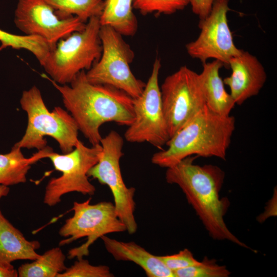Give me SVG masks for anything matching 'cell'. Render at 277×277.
<instances>
[{
	"mask_svg": "<svg viewBox=\"0 0 277 277\" xmlns=\"http://www.w3.org/2000/svg\"><path fill=\"white\" fill-rule=\"evenodd\" d=\"M42 76L60 93L67 111L92 146L100 144V128L103 124L114 122L129 126L133 121V98L113 87L90 83L85 70L78 73L69 85H60L47 75Z\"/></svg>",
	"mask_w": 277,
	"mask_h": 277,
	"instance_id": "obj_1",
	"label": "cell"
},
{
	"mask_svg": "<svg viewBox=\"0 0 277 277\" xmlns=\"http://www.w3.org/2000/svg\"><path fill=\"white\" fill-rule=\"evenodd\" d=\"M195 158L187 157L167 168L166 182L180 187L212 239L227 240L250 249L230 231L224 219L230 205L227 197L220 196L224 171L213 165H195Z\"/></svg>",
	"mask_w": 277,
	"mask_h": 277,
	"instance_id": "obj_2",
	"label": "cell"
},
{
	"mask_svg": "<svg viewBox=\"0 0 277 277\" xmlns=\"http://www.w3.org/2000/svg\"><path fill=\"white\" fill-rule=\"evenodd\" d=\"M235 127L234 116L221 115L205 105L169 140L166 149L153 154L151 162L168 168L193 155L225 160Z\"/></svg>",
	"mask_w": 277,
	"mask_h": 277,
	"instance_id": "obj_3",
	"label": "cell"
},
{
	"mask_svg": "<svg viewBox=\"0 0 277 277\" xmlns=\"http://www.w3.org/2000/svg\"><path fill=\"white\" fill-rule=\"evenodd\" d=\"M20 104L27 114L28 124L24 135L14 145L41 150L47 147L45 136H49L58 143L63 153L74 148L79 140V130L67 110L56 106L50 111L36 86L23 92Z\"/></svg>",
	"mask_w": 277,
	"mask_h": 277,
	"instance_id": "obj_4",
	"label": "cell"
},
{
	"mask_svg": "<svg viewBox=\"0 0 277 277\" xmlns=\"http://www.w3.org/2000/svg\"><path fill=\"white\" fill-rule=\"evenodd\" d=\"M99 17H92L84 29L60 40L42 66L60 85L69 84L80 72L89 70L100 59L102 46Z\"/></svg>",
	"mask_w": 277,
	"mask_h": 277,
	"instance_id": "obj_5",
	"label": "cell"
},
{
	"mask_svg": "<svg viewBox=\"0 0 277 277\" xmlns=\"http://www.w3.org/2000/svg\"><path fill=\"white\" fill-rule=\"evenodd\" d=\"M123 36L110 26H101V56L86 75L91 83L113 87L135 98L142 94L146 83L131 70L134 53Z\"/></svg>",
	"mask_w": 277,
	"mask_h": 277,
	"instance_id": "obj_6",
	"label": "cell"
},
{
	"mask_svg": "<svg viewBox=\"0 0 277 277\" xmlns=\"http://www.w3.org/2000/svg\"><path fill=\"white\" fill-rule=\"evenodd\" d=\"M91 200L90 197L83 202H74L71 209L73 215L67 219L59 230V235L65 238L60 242L61 246L87 238L85 243L68 251L69 259L88 255L90 246L103 235L126 231L112 203L103 201L91 204Z\"/></svg>",
	"mask_w": 277,
	"mask_h": 277,
	"instance_id": "obj_7",
	"label": "cell"
},
{
	"mask_svg": "<svg viewBox=\"0 0 277 277\" xmlns=\"http://www.w3.org/2000/svg\"><path fill=\"white\" fill-rule=\"evenodd\" d=\"M102 153L101 144L87 147L80 140L69 152L62 154L53 150L49 152L46 157L50 159L55 169L62 175L51 178L48 182L44 203L54 206L61 202L63 195L71 192L93 195L96 188L90 182L88 172L98 162Z\"/></svg>",
	"mask_w": 277,
	"mask_h": 277,
	"instance_id": "obj_8",
	"label": "cell"
},
{
	"mask_svg": "<svg viewBox=\"0 0 277 277\" xmlns=\"http://www.w3.org/2000/svg\"><path fill=\"white\" fill-rule=\"evenodd\" d=\"M160 89L170 138L206 105L202 81L200 74L183 66L165 78Z\"/></svg>",
	"mask_w": 277,
	"mask_h": 277,
	"instance_id": "obj_9",
	"label": "cell"
},
{
	"mask_svg": "<svg viewBox=\"0 0 277 277\" xmlns=\"http://www.w3.org/2000/svg\"><path fill=\"white\" fill-rule=\"evenodd\" d=\"M100 144L103 148L102 156L89 170L88 176L108 186L113 195L118 217L125 225L129 234H134L137 229L134 216L135 189L126 186L120 165L121 158L124 155V139L117 132L111 130L102 138Z\"/></svg>",
	"mask_w": 277,
	"mask_h": 277,
	"instance_id": "obj_10",
	"label": "cell"
},
{
	"mask_svg": "<svg viewBox=\"0 0 277 277\" xmlns=\"http://www.w3.org/2000/svg\"><path fill=\"white\" fill-rule=\"evenodd\" d=\"M161 68V60L156 58L142 94L133 98L134 120L124 133L128 142H147L161 149L170 139L159 84Z\"/></svg>",
	"mask_w": 277,
	"mask_h": 277,
	"instance_id": "obj_11",
	"label": "cell"
},
{
	"mask_svg": "<svg viewBox=\"0 0 277 277\" xmlns=\"http://www.w3.org/2000/svg\"><path fill=\"white\" fill-rule=\"evenodd\" d=\"M228 3L229 0H214L209 15L200 21L199 36L186 45L188 54L203 64L213 58L229 67V61L242 51L235 45L228 24Z\"/></svg>",
	"mask_w": 277,
	"mask_h": 277,
	"instance_id": "obj_12",
	"label": "cell"
},
{
	"mask_svg": "<svg viewBox=\"0 0 277 277\" xmlns=\"http://www.w3.org/2000/svg\"><path fill=\"white\" fill-rule=\"evenodd\" d=\"M14 21L25 35L41 37L52 50L60 40L83 30L86 25L76 16H58L45 0H18Z\"/></svg>",
	"mask_w": 277,
	"mask_h": 277,
	"instance_id": "obj_13",
	"label": "cell"
},
{
	"mask_svg": "<svg viewBox=\"0 0 277 277\" xmlns=\"http://www.w3.org/2000/svg\"><path fill=\"white\" fill-rule=\"evenodd\" d=\"M228 67L232 72L223 83L229 87L235 104L241 105L259 94L266 82L267 74L256 56L242 50L240 54L229 61Z\"/></svg>",
	"mask_w": 277,
	"mask_h": 277,
	"instance_id": "obj_14",
	"label": "cell"
},
{
	"mask_svg": "<svg viewBox=\"0 0 277 277\" xmlns=\"http://www.w3.org/2000/svg\"><path fill=\"white\" fill-rule=\"evenodd\" d=\"M106 250L116 261H130L138 265L148 277H174L172 271L155 255L134 242H125L101 237Z\"/></svg>",
	"mask_w": 277,
	"mask_h": 277,
	"instance_id": "obj_15",
	"label": "cell"
},
{
	"mask_svg": "<svg viewBox=\"0 0 277 277\" xmlns=\"http://www.w3.org/2000/svg\"><path fill=\"white\" fill-rule=\"evenodd\" d=\"M37 241H29L4 215L0 210V265L11 266L16 260H35L41 254Z\"/></svg>",
	"mask_w": 277,
	"mask_h": 277,
	"instance_id": "obj_16",
	"label": "cell"
},
{
	"mask_svg": "<svg viewBox=\"0 0 277 277\" xmlns=\"http://www.w3.org/2000/svg\"><path fill=\"white\" fill-rule=\"evenodd\" d=\"M223 63L214 60L203 64V71L200 74L205 96L206 105L214 112L223 116H229L236 105L230 93L225 90L223 81L220 76Z\"/></svg>",
	"mask_w": 277,
	"mask_h": 277,
	"instance_id": "obj_17",
	"label": "cell"
},
{
	"mask_svg": "<svg viewBox=\"0 0 277 277\" xmlns=\"http://www.w3.org/2000/svg\"><path fill=\"white\" fill-rule=\"evenodd\" d=\"M51 151L52 149L47 146L31 157L26 158L21 148L14 145L9 153L0 154V185L9 186L25 183L31 165L46 158Z\"/></svg>",
	"mask_w": 277,
	"mask_h": 277,
	"instance_id": "obj_18",
	"label": "cell"
},
{
	"mask_svg": "<svg viewBox=\"0 0 277 277\" xmlns=\"http://www.w3.org/2000/svg\"><path fill=\"white\" fill-rule=\"evenodd\" d=\"M134 0H103L104 8L99 17L101 26H108L123 36L136 33L138 22L133 11Z\"/></svg>",
	"mask_w": 277,
	"mask_h": 277,
	"instance_id": "obj_19",
	"label": "cell"
},
{
	"mask_svg": "<svg viewBox=\"0 0 277 277\" xmlns=\"http://www.w3.org/2000/svg\"><path fill=\"white\" fill-rule=\"evenodd\" d=\"M66 256L59 247L52 248L31 263L18 268L19 277H57L67 269Z\"/></svg>",
	"mask_w": 277,
	"mask_h": 277,
	"instance_id": "obj_20",
	"label": "cell"
},
{
	"mask_svg": "<svg viewBox=\"0 0 277 277\" xmlns=\"http://www.w3.org/2000/svg\"><path fill=\"white\" fill-rule=\"evenodd\" d=\"M62 18L76 16L86 23L89 19L99 17L103 8V0H45Z\"/></svg>",
	"mask_w": 277,
	"mask_h": 277,
	"instance_id": "obj_21",
	"label": "cell"
},
{
	"mask_svg": "<svg viewBox=\"0 0 277 277\" xmlns=\"http://www.w3.org/2000/svg\"><path fill=\"white\" fill-rule=\"evenodd\" d=\"M0 50L8 47L14 49H25L32 53L42 66L52 50L49 44L39 36L17 35L0 29Z\"/></svg>",
	"mask_w": 277,
	"mask_h": 277,
	"instance_id": "obj_22",
	"label": "cell"
},
{
	"mask_svg": "<svg viewBox=\"0 0 277 277\" xmlns=\"http://www.w3.org/2000/svg\"><path fill=\"white\" fill-rule=\"evenodd\" d=\"M189 0H134L133 8L143 15H170L184 9Z\"/></svg>",
	"mask_w": 277,
	"mask_h": 277,
	"instance_id": "obj_23",
	"label": "cell"
},
{
	"mask_svg": "<svg viewBox=\"0 0 277 277\" xmlns=\"http://www.w3.org/2000/svg\"><path fill=\"white\" fill-rule=\"evenodd\" d=\"M174 277H228L230 271L225 265H220L216 260L205 256L200 264L178 269L173 272Z\"/></svg>",
	"mask_w": 277,
	"mask_h": 277,
	"instance_id": "obj_24",
	"label": "cell"
},
{
	"mask_svg": "<svg viewBox=\"0 0 277 277\" xmlns=\"http://www.w3.org/2000/svg\"><path fill=\"white\" fill-rule=\"evenodd\" d=\"M73 265L57 277H113L109 267L106 265L94 266L83 258L78 259Z\"/></svg>",
	"mask_w": 277,
	"mask_h": 277,
	"instance_id": "obj_25",
	"label": "cell"
},
{
	"mask_svg": "<svg viewBox=\"0 0 277 277\" xmlns=\"http://www.w3.org/2000/svg\"><path fill=\"white\" fill-rule=\"evenodd\" d=\"M166 266L172 272L178 269L194 266L200 264L192 252L185 248L177 253L172 255L158 256Z\"/></svg>",
	"mask_w": 277,
	"mask_h": 277,
	"instance_id": "obj_26",
	"label": "cell"
},
{
	"mask_svg": "<svg viewBox=\"0 0 277 277\" xmlns=\"http://www.w3.org/2000/svg\"><path fill=\"white\" fill-rule=\"evenodd\" d=\"M214 0H189L192 12L200 20L205 19L210 13Z\"/></svg>",
	"mask_w": 277,
	"mask_h": 277,
	"instance_id": "obj_27",
	"label": "cell"
},
{
	"mask_svg": "<svg viewBox=\"0 0 277 277\" xmlns=\"http://www.w3.org/2000/svg\"><path fill=\"white\" fill-rule=\"evenodd\" d=\"M277 214V189H274L272 198L267 202L263 213L258 217L257 220L260 223L264 222L271 216H276Z\"/></svg>",
	"mask_w": 277,
	"mask_h": 277,
	"instance_id": "obj_28",
	"label": "cell"
},
{
	"mask_svg": "<svg viewBox=\"0 0 277 277\" xmlns=\"http://www.w3.org/2000/svg\"><path fill=\"white\" fill-rule=\"evenodd\" d=\"M18 272L14 266H6L0 265V277H17Z\"/></svg>",
	"mask_w": 277,
	"mask_h": 277,
	"instance_id": "obj_29",
	"label": "cell"
},
{
	"mask_svg": "<svg viewBox=\"0 0 277 277\" xmlns=\"http://www.w3.org/2000/svg\"><path fill=\"white\" fill-rule=\"evenodd\" d=\"M10 191V188L8 186L0 185V199L7 196Z\"/></svg>",
	"mask_w": 277,
	"mask_h": 277,
	"instance_id": "obj_30",
	"label": "cell"
}]
</instances>
